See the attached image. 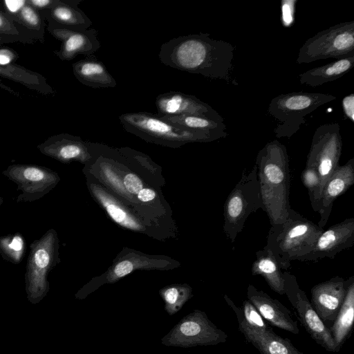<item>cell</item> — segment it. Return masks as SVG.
<instances>
[{"label": "cell", "instance_id": "1", "mask_svg": "<svg viewBox=\"0 0 354 354\" xmlns=\"http://www.w3.org/2000/svg\"><path fill=\"white\" fill-rule=\"evenodd\" d=\"M234 48L229 42L200 32L172 38L163 43L158 58L165 66L237 85L232 75Z\"/></svg>", "mask_w": 354, "mask_h": 354}, {"label": "cell", "instance_id": "2", "mask_svg": "<svg viewBox=\"0 0 354 354\" xmlns=\"http://www.w3.org/2000/svg\"><path fill=\"white\" fill-rule=\"evenodd\" d=\"M289 156L277 140L268 142L257 156V177L262 201L271 226L282 224L290 209Z\"/></svg>", "mask_w": 354, "mask_h": 354}, {"label": "cell", "instance_id": "3", "mask_svg": "<svg viewBox=\"0 0 354 354\" xmlns=\"http://www.w3.org/2000/svg\"><path fill=\"white\" fill-rule=\"evenodd\" d=\"M323 231L317 224L290 208L282 224L270 227L265 246L272 251L281 269L288 270L291 261L313 249Z\"/></svg>", "mask_w": 354, "mask_h": 354}, {"label": "cell", "instance_id": "4", "mask_svg": "<svg viewBox=\"0 0 354 354\" xmlns=\"http://www.w3.org/2000/svg\"><path fill=\"white\" fill-rule=\"evenodd\" d=\"M119 120L127 132L156 144L179 147L188 142L216 140L205 133L178 127L162 120L158 113H126L119 116Z\"/></svg>", "mask_w": 354, "mask_h": 354}, {"label": "cell", "instance_id": "5", "mask_svg": "<svg viewBox=\"0 0 354 354\" xmlns=\"http://www.w3.org/2000/svg\"><path fill=\"white\" fill-rule=\"evenodd\" d=\"M335 99L331 94L308 92H292L272 98L268 112L279 122L274 129L276 137L290 138L306 122L308 114Z\"/></svg>", "mask_w": 354, "mask_h": 354}, {"label": "cell", "instance_id": "6", "mask_svg": "<svg viewBox=\"0 0 354 354\" xmlns=\"http://www.w3.org/2000/svg\"><path fill=\"white\" fill-rule=\"evenodd\" d=\"M261 207L257 167L254 164L250 171H243L239 181L225 201L223 229L231 243L235 241L237 235L243 230L248 216Z\"/></svg>", "mask_w": 354, "mask_h": 354}, {"label": "cell", "instance_id": "7", "mask_svg": "<svg viewBox=\"0 0 354 354\" xmlns=\"http://www.w3.org/2000/svg\"><path fill=\"white\" fill-rule=\"evenodd\" d=\"M58 250L59 240L53 229L30 245L25 283L27 299L32 304L40 302L49 291L48 275L57 263Z\"/></svg>", "mask_w": 354, "mask_h": 354}, {"label": "cell", "instance_id": "8", "mask_svg": "<svg viewBox=\"0 0 354 354\" xmlns=\"http://www.w3.org/2000/svg\"><path fill=\"white\" fill-rule=\"evenodd\" d=\"M354 56V21L342 22L317 32L299 48L297 64Z\"/></svg>", "mask_w": 354, "mask_h": 354}, {"label": "cell", "instance_id": "9", "mask_svg": "<svg viewBox=\"0 0 354 354\" xmlns=\"http://www.w3.org/2000/svg\"><path fill=\"white\" fill-rule=\"evenodd\" d=\"M227 337L205 312L196 309L183 317L162 337L161 343L167 346L191 348L225 343Z\"/></svg>", "mask_w": 354, "mask_h": 354}, {"label": "cell", "instance_id": "10", "mask_svg": "<svg viewBox=\"0 0 354 354\" xmlns=\"http://www.w3.org/2000/svg\"><path fill=\"white\" fill-rule=\"evenodd\" d=\"M342 149V139L338 123L324 124L316 129L306 167L315 169L317 172L321 192L326 182L339 165Z\"/></svg>", "mask_w": 354, "mask_h": 354}, {"label": "cell", "instance_id": "11", "mask_svg": "<svg viewBox=\"0 0 354 354\" xmlns=\"http://www.w3.org/2000/svg\"><path fill=\"white\" fill-rule=\"evenodd\" d=\"M283 277L285 295L308 335L327 351L337 352L329 328L314 310L306 294L299 286L295 275L285 271Z\"/></svg>", "mask_w": 354, "mask_h": 354}, {"label": "cell", "instance_id": "12", "mask_svg": "<svg viewBox=\"0 0 354 354\" xmlns=\"http://www.w3.org/2000/svg\"><path fill=\"white\" fill-rule=\"evenodd\" d=\"M2 174L17 185L21 194L17 203L37 201L53 189L60 178L58 174L45 167L36 165L15 164L2 171Z\"/></svg>", "mask_w": 354, "mask_h": 354}, {"label": "cell", "instance_id": "13", "mask_svg": "<svg viewBox=\"0 0 354 354\" xmlns=\"http://www.w3.org/2000/svg\"><path fill=\"white\" fill-rule=\"evenodd\" d=\"M353 281V276L347 279L335 276L311 288V305L328 328L335 321Z\"/></svg>", "mask_w": 354, "mask_h": 354}, {"label": "cell", "instance_id": "14", "mask_svg": "<svg viewBox=\"0 0 354 354\" xmlns=\"http://www.w3.org/2000/svg\"><path fill=\"white\" fill-rule=\"evenodd\" d=\"M353 243L354 218L351 217L324 230L313 249L297 260L317 262L325 258L334 259L342 251L351 248Z\"/></svg>", "mask_w": 354, "mask_h": 354}, {"label": "cell", "instance_id": "15", "mask_svg": "<svg viewBox=\"0 0 354 354\" xmlns=\"http://www.w3.org/2000/svg\"><path fill=\"white\" fill-rule=\"evenodd\" d=\"M155 104L159 115H198L224 122L223 117L209 104L194 95L182 92L169 91L160 94Z\"/></svg>", "mask_w": 354, "mask_h": 354}, {"label": "cell", "instance_id": "16", "mask_svg": "<svg viewBox=\"0 0 354 354\" xmlns=\"http://www.w3.org/2000/svg\"><path fill=\"white\" fill-rule=\"evenodd\" d=\"M247 297L263 319L270 325L295 335L299 333L297 322L291 317L290 311L279 301L252 284L248 286Z\"/></svg>", "mask_w": 354, "mask_h": 354}, {"label": "cell", "instance_id": "17", "mask_svg": "<svg viewBox=\"0 0 354 354\" xmlns=\"http://www.w3.org/2000/svg\"><path fill=\"white\" fill-rule=\"evenodd\" d=\"M354 183V158L339 165L324 184L319 203V220L317 225L324 227L330 217L333 203Z\"/></svg>", "mask_w": 354, "mask_h": 354}, {"label": "cell", "instance_id": "18", "mask_svg": "<svg viewBox=\"0 0 354 354\" xmlns=\"http://www.w3.org/2000/svg\"><path fill=\"white\" fill-rule=\"evenodd\" d=\"M73 72L81 83L91 88H113L117 84L104 63L94 55L75 63Z\"/></svg>", "mask_w": 354, "mask_h": 354}, {"label": "cell", "instance_id": "19", "mask_svg": "<svg viewBox=\"0 0 354 354\" xmlns=\"http://www.w3.org/2000/svg\"><path fill=\"white\" fill-rule=\"evenodd\" d=\"M63 33L64 43L61 54L64 59H71L77 55H92L100 48L98 31L95 28L84 30L68 29Z\"/></svg>", "mask_w": 354, "mask_h": 354}, {"label": "cell", "instance_id": "20", "mask_svg": "<svg viewBox=\"0 0 354 354\" xmlns=\"http://www.w3.org/2000/svg\"><path fill=\"white\" fill-rule=\"evenodd\" d=\"M239 329L260 354H304L296 348L289 339L275 334L272 328L264 332L254 331L245 328Z\"/></svg>", "mask_w": 354, "mask_h": 354}, {"label": "cell", "instance_id": "21", "mask_svg": "<svg viewBox=\"0 0 354 354\" xmlns=\"http://www.w3.org/2000/svg\"><path fill=\"white\" fill-rule=\"evenodd\" d=\"M354 56L341 58L299 75L301 84L315 87L342 77L353 67Z\"/></svg>", "mask_w": 354, "mask_h": 354}, {"label": "cell", "instance_id": "22", "mask_svg": "<svg viewBox=\"0 0 354 354\" xmlns=\"http://www.w3.org/2000/svg\"><path fill=\"white\" fill-rule=\"evenodd\" d=\"M255 255L252 274L263 277L272 290L281 295H285L283 272L272 251L264 246Z\"/></svg>", "mask_w": 354, "mask_h": 354}, {"label": "cell", "instance_id": "23", "mask_svg": "<svg viewBox=\"0 0 354 354\" xmlns=\"http://www.w3.org/2000/svg\"><path fill=\"white\" fill-rule=\"evenodd\" d=\"M159 115L162 120L178 127L205 133L215 140L225 138L227 136V127L224 122L198 115Z\"/></svg>", "mask_w": 354, "mask_h": 354}, {"label": "cell", "instance_id": "24", "mask_svg": "<svg viewBox=\"0 0 354 354\" xmlns=\"http://www.w3.org/2000/svg\"><path fill=\"white\" fill-rule=\"evenodd\" d=\"M354 322V281L347 290L344 301L333 324L329 327L330 334L339 351L349 337Z\"/></svg>", "mask_w": 354, "mask_h": 354}, {"label": "cell", "instance_id": "25", "mask_svg": "<svg viewBox=\"0 0 354 354\" xmlns=\"http://www.w3.org/2000/svg\"><path fill=\"white\" fill-rule=\"evenodd\" d=\"M40 149L46 155L61 161L82 159L88 153V145L80 138L71 136H62L45 144Z\"/></svg>", "mask_w": 354, "mask_h": 354}, {"label": "cell", "instance_id": "26", "mask_svg": "<svg viewBox=\"0 0 354 354\" xmlns=\"http://www.w3.org/2000/svg\"><path fill=\"white\" fill-rule=\"evenodd\" d=\"M224 299L235 313L239 328L257 332H264L271 328L249 300L243 301L242 306L239 307L227 295H224Z\"/></svg>", "mask_w": 354, "mask_h": 354}, {"label": "cell", "instance_id": "27", "mask_svg": "<svg viewBox=\"0 0 354 354\" xmlns=\"http://www.w3.org/2000/svg\"><path fill=\"white\" fill-rule=\"evenodd\" d=\"M160 295L164 301L165 311L169 315H174L191 299L192 289L187 284L173 285L160 290Z\"/></svg>", "mask_w": 354, "mask_h": 354}, {"label": "cell", "instance_id": "28", "mask_svg": "<svg viewBox=\"0 0 354 354\" xmlns=\"http://www.w3.org/2000/svg\"><path fill=\"white\" fill-rule=\"evenodd\" d=\"M26 243L19 232L0 236V254L2 258L14 264L19 263L24 255Z\"/></svg>", "mask_w": 354, "mask_h": 354}, {"label": "cell", "instance_id": "29", "mask_svg": "<svg viewBox=\"0 0 354 354\" xmlns=\"http://www.w3.org/2000/svg\"><path fill=\"white\" fill-rule=\"evenodd\" d=\"M106 210L112 218L118 223L124 225L128 227L136 228L137 227L136 223L132 219H129L120 207L113 203H108L104 201Z\"/></svg>", "mask_w": 354, "mask_h": 354}, {"label": "cell", "instance_id": "30", "mask_svg": "<svg viewBox=\"0 0 354 354\" xmlns=\"http://www.w3.org/2000/svg\"><path fill=\"white\" fill-rule=\"evenodd\" d=\"M297 0L281 1V21L285 27H290L295 21Z\"/></svg>", "mask_w": 354, "mask_h": 354}, {"label": "cell", "instance_id": "31", "mask_svg": "<svg viewBox=\"0 0 354 354\" xmlns=\"http://www.w3.org/2000/svg\"><path fill=\"white\" fill-rule=\"evenodd\" d=\"M124 185L126 189L132 194H138L142 189L141 180L133 174H128L124 178Z\"/></svg>", "mask_w": 354, "mask_h": 354}, {"label": "cell", "instance_id": "32", "mask_svg": "<svg viewBox=\"0 0 354 354\" xmlns=\"http://www.w3.org/2000/svg\"><path fill=\"white\" fill-rule=\"evenodd\" d=\"M342 106L346 118L354 122V94L345 96L342 100Z\"/></svg>", "mask_w": 354, "mask_h": 354}, {"label": "cell", "instance_id": "33", "mask_svg": "<svg viewBox=\"0 0 354 354\" xmlns=\"http://www.w3.org/2000/svg\"><path fill=\"white\" fill-rule=\"evenodd\" d=\"M21 16L28 24L35 26L39 23V17L37 13L29 6H24L21 9Z\"/></svg>", "mask_w": 354, "mask_h": 354}, {"label": "cell", "instance_id": "34", "mask_svg": "<svg viewBox=\"0 0 354 354\" xmlns=\"http://www.w3.org/2000/svg\"><path fill=\"white\" fill-rule=\"evenodd\" d=\"M26 1L24 0H7L5 4L8 10L11 12H16L24 7Z\"/></svg>", "mask_w": 354, "mask_h": 354}, {"label": "cell", "instance_id": "35", "mask_svg": "<svg viewBox=\"0 0 354 354\" xmlns=\"http://www.w3.org/2000/svg\"><path fill=\"white\" fill-rule=\"evenodd\" d=\"M155 192L150 189H142L138 194V198L142 202H148L155 198Z\"/></svg>", "mask_w": 354, "mask_h": 354}, {"label": "cell", "instance_id": "36", "mask_svg": "<svg viewBox=\"0 0 354 354\" xmlns=\"http://www.w3.org/2000/svg\"><path fill=\"white\" fill-rule=\"evenodd\" d=\"M11 61L10 53L6 50H0V65H6Z\"/></svg>", "mask_w": 354, "mask_h": 354}, {"label": "cell", "instance_id": "37", "mask_svg": "<svg viewBox=\"0 0 354 354\" xmlns=\"http://www.w3.org/2000/svg\"><path fill=\"white\" fill-rule=\"evenodd\" d=\"M31 3L37 7H44L50 3L48 0H32Z\"/></svg>", "mask_w": 354, "mask_h": 354}, {"label": "cell", "instance_id": "38", "mask_svg": "<svg viewBox=\"0 0 354 354\" xmlns=\"http://www.w3.org/2000/svg\"><path fill=\"white\" fill-rule=\"evenodd\" d=\"M0 75H7L11 77H12V74L8 73L7 71H5V70H3H3L0 69Z\"/></svg>", "mask_w": 354, "mask_h": 354}, {"label": "cell", "instance_id": "39", "mask_svg": "<svg viewBox=\"0 0 354 354\" xmlns=\"http://www.w3.org/2000/svg\"><path fill=\"white\" fill-rule=\"evenodd\" d=\"M3 21L2 17L0 16V28L3 26Z\"/></svg>", "mask_w": 354, "mask_h": 354}, {"label": "cell", "instance_id": "40", "mask_svg": "<svg viewBox=\"0 0 354 354\" xmlns=\"http://www.w3.org/2000/svg\"><path fill=\"white\" fill-rule=\"evenodd\" d=\"M3 202V199L1 196H0V207L2 205Z\"/></svg>", "mask_w": 354, "mask_h": 354}]
</instances>
